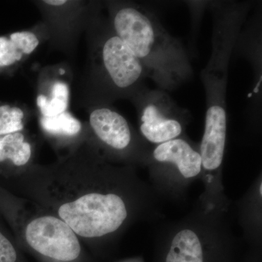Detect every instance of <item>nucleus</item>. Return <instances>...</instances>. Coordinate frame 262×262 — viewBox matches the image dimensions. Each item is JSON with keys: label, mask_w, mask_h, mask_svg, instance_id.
<instances>
[{"label": "nucleus", "mask_w": 262, "mask_h": 262, "mask_svg": "<svg viewBox=\"0 0 262 262\" xmlns=\"http://www.w3.org/2000/svg\"><path fill=\"white\" fill-rule=\"evenodd\" d=\"M113 26L114 32L137 57L159 89L173 91L192 77L184 46L148 8L136 5L117 8Z\"/></svg>", "instance_id": "f257e3e1"}, {"label": "nucleus", "mask_w": 262, "mask_h": 262, "mask_svg": "<svg viewBox=\"0 0 262 262\" xmlns=\"http://www.w3.org/2000/svg\"><path fill=\"white\" fill-rule=\"evenodd\" d=\"M26 239L34 251L52 261L74 262L81 255L73 230L63 220L51 215L31 222L26 229Z\"/></svg>", "instance_id": "20e7f679"}, {"label": "nucleus", "mask_w": 262, "mask_h": 262, "mask_svg": "<svg viewBox=\"0 0 262 262\" xmlns=\"http://www.w3.org/2000/svg\"><path fill=\"white\" fill-rule=\"evenodd\" d=\"M136 96L140 131L146 140L159 145L178 139L189 115L187 110L163 90L142 89Z\"/></svg>", "instance_id": "7ed1b4c3"}, {"label": "nucleus", "mask_w": 262, "mask_h": 262, "mask_svg": "<svg viewBox=\"0 0 262 262\" xmlns=\"http://www.w3.org/2000/svg\"><path fill=\"white\" fill-rule=\"evenodd\" d=\"M42 128L56 135L74 136L81 130L80 122L69 113H63L53 117H42Z\"/></svg>", "instance_id": "9b49d317"}, {"label": "nucleus", "mask_w": 262, "mask_h": 262, "mask_svg": "<svg viewBox=\"0 0 262 262\" xmlns=\"http://www.w3.org/2000/svg\"><path fill=\"white\" fill-rule=\"evenodd\" d=\"M166 262H203L201 241L193 231L184 229L175 236Z\"/></svg>", "instance_id": "6e6552de"}, {"label": "nucleus", "mask_w": 262, "mask_h": 262, "mask_svg": "<svg viewBox=\"0 0 262 262\" xmlns=\"http://www.w3.org/2000/svg\"><path fill=\"white\" fill-rule=\"evenodd\" d=\"M90 124L98 139L115 149H126L132 135L126 119L108 107L96 108L90 115Z\"/></svg>", "instance_id": "423d86ee"}, {"label": "nucleus", "mask_w": 262, "mask_h": 262, "mask_svg": "<svg viewBox=\"0 0 262 262\" xmlns=\"http://www.w3.org/2000/svg\"><path fill=\"white\" fill-rule=\"evenodd\" d=\"M65 73V71L63 70H60V74H61V75H63V74Z\"/></svg>", "instance_id": "dca6fc26"}, {"label": "nucleus", "mask_w": 262, "mask_h": 262, "mask_svg": "<svg viewBox=\"0 0 262 262\" xmlns=\"http://www.w3.org/2000/svg\"><path fill=\"white\" fill-rule=\"evenodd\" d=\"M101 61L108 80L119 91L143 89L141 84L148 77L145 69L115 33L103 42Z\"/></svg>", "instance_id": "39448f33"}, {"label": "nucleus", "mask_w": 262, "mask_h": 262, "mask_svg": "<svg viewBox=\"0 0 262 262\" xmlns=\"http://www.w3.org/2000/svg\"><path fill=\"white\" fill-rule=\"evenodd\" d=\"M153 158L159 163L173 164L184 178H192L201 171V153L179 138L159 144L153 151Z\"/></svg>", "instance_id": "0eeeda50"}, {"label": "nucleus", "mask_w": 262, "mask_h": 262, "mask_svg": "<svg viewBox=\"0 0 262 262\" xmlns=\"http://www.w3.org/2000/svg\"><path fill=\"white\" fill-rule=\"evenodd\" d=\"M68 102V86L62 82L53 84L51 99H48L44 95H39L37 98V106L40 108L43 117H53L65 113Z\"/></svg>", "instance_id": "9d476101"}, {"label": "nucleus", "mask_w": 262, "mask_h": 262, "mask_svg": "<svg viewBox=\"0 0 262 262\" xmlns=\"http://www.w3.org/2000/svg\"><path fill=\"white\" fill-rule=\"evenodd\" d=\"M31 155V145L25 141L21 133L0 136V165L10 163L15 166H23L28 163Z\"/></svg>", "instance_id": "1a4fd4ad"}, {"label": "nucleus", "mask_w": 262, "mask_h": 262, "mask_svg": "<svg viewBox=\"0 0 262 262\" xmlns=\"http://www.w3.org/2000/svg\"><path fill=\"white\" fill-rule=\"evenodd\" d=\"M23 52L17 43L10 39L0 37V67H8L20 61Z\"/></svg>", "instance_id": "ddd939ff"}, {"label": "nucleus", "mask_w": 262, "mask_h": 262, "mask_svg": "<svg viewBox=\"0 0 262 262\" xmlns=\"http://www.w3.org/2000/svg\"><path fill=\"white\" fill-rule=\"evenodd\" d=\"M125 203L115 194L90 193L58 208V215L75 234L98 237L116 231L127 217Z\"/></svg>", "instance_id": "f03ea898"}, {"label": "nucleus", "mask_w": 262, "mask_h": 262, "mask_svg": "<svg viewBox=\"0 0 262 262\" xmlns=\"http://www.w3.org/2000/svg\"><path fill=\"white\" fill-rule=\"evenodd\" d=\"M261 187H262V185L261 184V186H260V193H261H261H262V191H261Z\"/></svg>", "instance_id": "f3484780"}, {"label": "nucleus", "mask_w": 262, "mask_h": 262, "mask_svg": "<svg viewBox=\"0 0 262 262\" xmlns=\"http://www.w3.org/2000/svg\"><path fill=\"white\" fill-rule=\"evenodd\" d=\"M10 39L17 43L24 55L31 54L39 45L37 36L29 32L13 33Z\"/></svg>", "instance_id": "4468645a"}, {"label": "nucleus", "mask_w": 262, "mask_h": 262, "mask_svg": "<svg viewBox=\"0 0 262 262\" xmlns=\"http://www.w3.org/2000/svg\"><path fill=\"white\" fill-rule=\"evenodd\" d=\"M45 3L49 5H53V6H61L66 4L67 1L65 0H48V1H44Z\"/></svg>", "instance_id": "2eb2a0df"}, {"label": "nucleus", "mask_w": 262, "mask_h": 262, "mask_svg": "<svg viewBox=\"0 0 262 262\" xmlns=\"http://www.w3.org/2000/svg\"><path fill=\"white\" fill-rule=\"evenodd\" d=\"M24 117L20 108L8 105L0 106V136L23 130Z\"/></svg>", "instance_id": "f8f14e48"}]
</instances>
